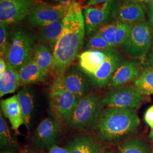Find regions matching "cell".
Instances as JSON below:
<instances>
[{"instance_id":"30bf717a","label":"cell","mask_w":153,"mask_h":153,"mask_svg":"<svg viewBox=\"0 0 153 153\" xmlns=\"http://www.w3.org/2000/svg\"><path fill=\"white\" fill-rule=\"evenodd\" d=\"M60 137L59 123L54 119L46 118L42 121L31 137L35 148L47 149L54 146Z\"/></svg>"},{"instance_id":"4fadbf2b","label":"cell","mask_w":153,"mask_h":153,"mask_svg":"<svg viewBox=\"0 0 153 153\" xmlns=\"http://www.w3.org/2000/svg\"><path fill=\"white\" fill-rule=\"evenodd\" d=\"M121 62V55L117 51L113 49L107 51L105 60L98 70L90 78L91 81L98 88H104L107 85Z\"/></svg>"},{"instance_id":"6da1fadb","label":"cell","mask_w":153,"mask_h":153,"mask_svg":"<svg viewBox=\"0 0 153 153\" xmlns=\"http://www.w3.org/2000/svg\"><path fill=\"white\" fill-rule=\"evenodd\" d=\"M63 30L52 52L53 71L63 76L78 55L86 33L84 16L78 3L74 2L63 19Z\"/></svg>"},{"instance_id":"7c38bea8","label":"cell","mask_w":153,"mask_h":153,"mask_svg":"<svg viewBox=\"0 0 153 153\" xmlns=\"http://www.w3.org/2000/svg\"><path fill=\"white\" fill-rule=\"evenodd\" d=\"M65 88L79 99L87 95L90 88V78L79 66H70L62 77Z\"/></svg>"},{"instance_id":"8fae6325","label":"cell","mask_w":153,"mask_h":153,"mask_svg":"<svg viewBox=\"0 0 153 153\" xmlns=\"http://www.w3.org/2000/svg\"><path fill=\"white\" fill-rule=\"evenodd\" d=\"M35 0H0V22L7 25L20 22L27 16Z\"/></svg>"},{"instance_id":"52a82bcc","label":"cell","mask_w":153,"mask_h":153,"mask_svg":"<svg viewBox=\"0 0 153 153\" xmlns=\"http://www.w3.org/2000/svg\"><path fill=\"white\" fill-rule=\"evenodd\" d=\"M71 4L51 5L34 1L26 17L28 25L32 27H41L62 19L68 13Z\"/></svg>"},{"instance_id":"44dd1931","label":"cell","mask_w":153,"mask_h":153,"mask_svg":"<svg viewBox=\"0 0 153 153\" xmlns=\"http://www.w3.org/2000/svg\"><path fill=\"white\" fill-rule=\"evenodd\" d=\"M66 149L70 153H103L102 146L88 135L74 138L68 143Z\"/></svg>"},{"instance_id":"7a4b0ae2","label":"cell","mask_w":153,"mask_h":153,"mask_svg":"<svg viewBox=\"0 0 153 153\" xmlns=\"http://www.w3.org/2000/svg\"><path fill=\"white\" fill-rule=\"evenodd\" d=\"M140 124L135 109L107 107L100 117L97 133L103 142L116 143L134 134Z\"/></svg>"},{"instance_id":"d6a6232c","label":"cell","mask_w":153,"mask_h":153,"mask_svg":"<svg viewBox=\"0 0 153 153\" xmlns=\"http://www.w3.org/2000/svg\"><path fill=\"white\" fill-rule=\"evenodd\" d=\"M110 1H112V0H88V3L86 5L85 8L88 7L89 6H91L98 5V4Z\"/></svg>"},{"instance_id":"ac0fdd59","label":"cell","mask_w":153,"mask_h":153,"mask_svg":"<svg viewBox=\"0 0 153 153\" xmlns=\"http://www.w3.org/2000/svg\"><path fill=\"white\" fill-rule=\"evenodd\" d=\"M18 71L21 85L23 86L44 82L48 76L36 64L33 56Z\"/></svg>"},{"instance_id":"3957f363","label":"cell","mask_w":153,"mask_h":153,"mask_svg":"<svg viewBox=\"0 0 153 153\" xmlns=\"http://www.w3.org/2000/svg\"><path fill=\"white\" fill-rule=\"evenodd\" d=\"M104 105L103 99L97 94H88L79 100L66 123L67 126L79 131L97 129Z\"/></svg>"},{"instance_id":"d4e9b609","label":"cell","mask_w":153,"mask_h":153,"mask_svg":"<svg viewBox=\"0 0 153 153\" xmlns=\"http://www.w3.org/2000/svg\"><path fill=\"white\" fill-rule=\"evenodd\" d=\"M119 153H153L147 142L140 139L131 138L117 146Z\"/></svg>"},{"instance_id":"60d3db41","label":"cell","mask_w":153,"mask_h":153,"mask_svg":"<svg viewBox=\"0 0 153 153\" xmlns=\"http://www.w3.org/2000/svg\"><path fill=\"white\" fill-rule=\"evenodd\" d=\"M36 153V152H28V153Z\"/></svg>"},{"instance_id":"836d02e7","label":"cell","mask_w":153,"mask_h":153,"mask_svg":"<svg viewBox=\"0 0 153 153\" xmlns=\"http://www.w3.org/2000/svg\"><path fill=\"white\" fill-rule=\"evenodd\" d=\"M6 69V62L3 58H0V76H2Z\"/></svg>"},{"instance_id":"5bb4252c","label":"cell","mask_w":153,"mask_h":153,"mask_svg":"<svg viewBox=\"0 0 153 153\" xmlns=\"http://www.w3.org/2000/svg\"><path fill=\"white\" fill-rule=\"evenodd\" d=\"M140 73L137 63L133 61H122L112 75L107 86L108 88H117L129 82L134 81Z\"/></svg>"},{"instance_id":"5b68a950","label":"cell","mask_w":153,"mask_h":153,"mask_svg":"<svg viewBox=\"0 0 153 153\" xmlns=\"http://www.w3.org/2000/svg\"><path fill=\"white\" fill-rule=\"evenodd\" d=\"M63 76H56L49 93V110L55 120L66 123L79 101L64 85Z\"/></svg>"},{"instance_id":"1f68e13d","label":"cell","mask_w":153,"mask_h":153,"mask_svg":"<svg viewBox=\"0 0 153 153\" xmlns=\"http://www.w3.org/2000/svg\"><path fill=\"white\" fill-rule=\"evenodd\" d=\"M48 153H70L67 149L60 148L57 145L52 146L49 149Z\"/></svg>"},{"instance_id":"e575fe53","label":"cell","mask_w":153,"mask_h":153,"mask_svg":"<svg viewBox=\"0 0 153 153\" xmlns=\"http://www.w3.org/2000/svg\"><path fill=\"white\" fill-rule=\"evenodd\" d=\"M148 17L150 25L153 28V4H150L149 7Z\"/></svg>"},{"instance_id":"ba28073f","label":"cell","mask_w":153,"mask_h":153,"mask_svg":"<svg viewBox=\"0 0 153 153\" xmlns=\"http://www.w3.org/2000/svg\"><path fill=\"white\" fill-rule=\"evenodd\" d=\"M145 100L144 95L134 85L111 88L105 93L103 102L107 107L135 109Z\"/></svg>"},{"instance_id":"ffe728a7","label":"cell","mask_w":153,"mask_h":153,"mask_svg":"<svg viewBox=\"0 0 153 153\" xmlns=\"http://www.w3.org/2000/svg\"><path fill=\"white\" fill-rule=\"evenodd\" d=\"M63 19L41 27L40 29L39 39L43 43V45L47 47L51 52H53L55 45L62 32Z\"/></svg>"},{"instance_id":"7bdbcfd3","label":"cell","mask_w":153,"mask_h":153,"mask_svg":"<svg viewBox=\"0 0 153 153\" xmlns=\"http://www.w3.org/2000/svg\"><path fill=\"white\" fill-rule=\"evenodd\" d=\"M152 153H153V152H152Z\"/></svg>"},{"instance_id":"d6986e66","label":"cell","mask_w":153,"mask_h":153,"mask_svg":"<svg viewBox=\"0 0 153 153\" xmlns=\"http://www.w3.org/2000/svg\"><path fill=\"white\" fill-rule=\"evenodd\" d=\"M16 95L22 110L23 124L29 130L31 126V121L35 104V94L31 89L23 88Z\"/></svg>"},{"instance_id":"9a60e30c","label":"cell","mask_w":153,"mask_h":153,"mask_svg":"<svg viewBox=\"0 0 153 153\" xmlns=\"http://www.w3.org/2000/svg\"><path fill=\"white\" fill-rule=\"evenodd\" d=\"M107 51L86 50L78 56L79 66L91 78L103 63Z\"/></svg>"},{"instance_id":"8992f818","label":"cell","mask_w":153,"mask_h":153,"mask_svg":"<svg viewBox=\"0 0 153 153\" xmlns=\"http://www.w3.org/2000/svg\"><path fill=\"white\" fill-rule=\"evenodd\" d=\"M152 30L147 23L141 22L133 25L124 43L121 46L126 53L133 59L145 56L152 44Z\"/></svg>"},{"instance_id":"7402d4cb","label":"cell","mask_w":153,"mask_h":153,"mask_svg":"<svg viewBox=\"0 0 153 153\" xmlns=\"http://www.w3.org/2000/svg\"><path fill=\"white\" fill-rule=\"evenodd\" d=\"M21 85L18 71L6 62V69L0 76V97L14 93Z\"/></svg>"},{"instance_id":"b9f144b4","label":"cell","mask_w":153,"mask_h":153,"mask_svg":"<svg viewBox=\"0 0 153 153\" xmlns=\"http://www.w3.org/2000/svg\"><path fill=\"white\" fill-rule=\"evenodd\" d=\"M112 153V152H106V153Z\"/></svg>"},{"instance_id":"277c9868","label":"cell","mask_w":153,"mask_h":153,"mask_svg":"<svg viewBox=\"0 0 153 153\" xmlns=\"http://www.w3.org/2000/svg\"><path fill=\"white\" fill-rule=\"evenodd\" d=\"M36 40L34 33L27 28L14 27L10 33V46L6 62L18 71L33 55Z\"/></svg>"},{"instance_id":"ab89813d","label":"cell","mask_w":153,"mask_h":153,"mask_svg":"<svg viewBox=\"0 0 153 153\" xmlns=\"http://www.w3.org/2000/svg\"><path fill=\"white\" fill-rule=\"evenodd\" d=\"M149 2H150V4H153V0H150Z\"/></svg>"},{"instance_id":"f1b7e54d","label":"cell","mask_w":153,"mask_h":153,"mask_svg":"<svg viewBox=\"0 0 153 153\" xmlns=\"http://www.w3.org/2000/svg\"><path fill=\"white\" fill-rule=\"evenodd\" d=\"M10 46V33L8 32V25L0 23V55L6 59Z\"/></svg>"},{"instance_id":"d590c367","label":"cell","mask_w":153,"mask_h":153,"mask_svg":"<svg viewBox=\"0 0 153 153\" xmlns=\"http://www.w3.org/2000/svg\"><path fill=\"white\" fill-rule=\"evenodd\" d=\"M152 44V48L148 56V61L149 65L150 66V68H153V40Z\"/></svg>"},{"instance_id":"4316f807","label":"cell","mask_w":153,"mask_h":153,"mask_svg":"<svg viewBox=\"0 0 153 153\" xmlns=\"http://www.w3.org/2000/svg\"><path fill=\"white\" fill-rule=\"evenodd\" d=\"M115 49L102 38L97 33L88 36L85 44L86 50H95L100 51H108ZM85 50V51H86Z\"/></svg>"},{"instance_id":"e0dca14e","label":"cell","mask_w":153,"mask_h":153,"mask_svg":"<svg viewBox=\"0 0 153 153\" xmlns=\"http://www.w3.org/2000/svg\"><path fill=\"white\" fill-rule=\"evenodd\" d=\"M116 14L117 21L131 25L142 22L145 16L142 6L126 1L117 7Z\"/></svg>"},{"instance_id":"484cf974","label":"cell","mask_w":153,"mask_h":153,"mask_svg":"<svg viewBox=\"0 0 153 153\" xmlns=\"http://www.w3.org/2000/svg\"><path fill=\"white\" fill-rule=\"evenodd\" d=\"M0 144L1 148H13L18 146L16 140L1 113L0 115Z\"/></svg>"},{"instance_id":"f546056e","label":"cell","mask_w":153,"mask_h":153,"mask_svg":"<svg viewBox=\"0 0 153 153\" xmlns=\"http://www.w3.org/2000/svg\"><path fill=\"white\" fill-rule=\"evenodd\" d=\"M117 28L116 33V45L120 47L126 41L131 30L133 25L117 21Z\"/></svg>"},{"instance_id":"cb8c5ba5","label":"cell","mask_w":153,"mask_h":153,"mask_svg":"<svg viewBox=\"0 0 153 153\" xmlns=\"http://www.w3.org/2000/svg\"><path fill=\"white\" fill-rule=\"evenodd\" d=\"M133 82L134 86L143 95H153V68L142 71Z\"/></svg>"},{"instance_id":"2e32d148","label":"cell","mask_w":153,"mask_h":153,"mask_svg":"<svg viewBox=\"0 0 153 153\" xmlns=\"http://www.w3.org/2000/svg\"><path fill=\"white\" fill-rule=\"evenodd\" d=\"M1 109L6 117L9 119L12 129L19 133L18 129L24 123L22 110L16 95L2 99L0 103Z\"/></svg>"},{"instance_id":"4dcf8cb0","label":"cell","mask_w":153,"mask_h":153,"mask_svg":"<svg viewBox=\"0 0 153 153\" xmlns=\"http://www.w3.org/2000/svg\"><path fill=\"white\" fill-rule=\"evenodd\" d=\"M144 119L148 126L151 129H153V105L150 107L146 111Z\"/></svg>"},{"instance_id":"603a6c76","label":"cell","mask_w":153,"mask_h":153,"mask_svg":"<svg viewBox=\"0 0 153 153\" xmlns=\"http://www.w3.org/2000/svg\"><path fill=\"white\" fill-rule=\"evenodd\" d=\"M33 57L39 67L47 74L53 71V55L47 47L43 44L36 45Z\"/></svg>"},{"instance_id":"8d00e7d4","label":"cell","mask_w":153,"mask_h":153,"mask_svg":"<svg viewBox=\"0 0 153 153\" xmlns=\"http://www.w3.org/2000/svg\"><path fill=\"white\" fill-rule=\"evenodd\" d=\"M76 0H55V2L57 3V4H71L75 2Z\"/></svg>"},{"instance_id":"74e56055","label":"cell","mask_w":153,"mask_h":153,"mask_svg":"<svg viewBox=\"0 0 153 153\" xmlns=\"http://www.w3.org/2000/svg\"><path fill=\"white\" fill-rule=\"evenodd\" d=\"M126 1L135 3V4H140V3H147L149 2L150 0H126Z\"/></svg>"},{"instance_id":"f35d334b","label":"cell","mask_w":153,"mask_h":153,"mask_svg":"<svg viewBox=\"0 0 153 153\" xmlns=\"http://www.w3.org/2000/svg\"><path fill=\"white\" fill-rule=\"evenodd\" d=\"M149 138L151 140L153 141V129H152V131L150 133L149 135Z\"/></svg>"},{"instance_id":"83f0119b","label":"cell","mask_w":153,"mask_h":153,"mask_svg":"<svg viewBox=\"0 0 153 153\" xmlns=\"http://www.w3.org/2000/svg\"><path fill=\"white\" fill-rule=\"evenodd\" d=\"M117 28V22L105 24L102 26L97 33L109 45L115 48L116 45V33Z\"/></svg>"},{"instance_id":"9c48e42d","label":"cell","mask_w":153,"mask_h":153,"mask_svg":"<svg viewBox=\"0 0 153 153\" xmlns=\"http://www.w3.org/2000/svg\"><path fill=\"white\" fill-rule=\"evenodd\" d=\"M116 0L86 7L83 12L86 33L88 36L97 33L107 24L114 13H116Z\"/></svg>"}]
</instances>
